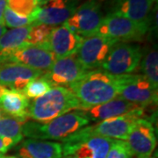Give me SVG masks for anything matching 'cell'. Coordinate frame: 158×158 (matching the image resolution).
<instances>
[{"mask_svg":"<svg viewBox=\"0 0 158 158\" xmlns=\"http://www.w3.org/2000/svg\"><path fill=\"white\" fill-rule=\"evenodd\" d=\"M79 102V111L96 106L118 97V76L103 69L87 71L68 86Z\"/></svg>","mask_w":158,"mask_h":158,"instance_id":"obj_1","label":"cell"},{"mask_svg":"<svg viewBox=\"0 0 158 158\" xmlns=\"http://www.w3.org/2000/svg\"><path fill=\"white\" fill-rule=\"evenodd\" d=\"M79 102L67 87H52L43 96L29 105L28 118L34 122L47 123L65 113L79 109Z\"/></svg>","mask_w":158,"mask_h":158,"instance_id":"obj_2","label":"cell"},{"mask_svg":"<svg viewBox=\"0 0 158 158\" xmlns=\"http://www.w3.org/2000/svg\"><path fill=\"white\" fill-rule=\"evenodd\" d=\"M82 111H72L47 123L28 121L23 125V135L37 140H64L89 124Z\"/></svg>","mask_w":158,"mask_h":158,"instance_id":"obj_3","label":"cell"},{"mask_svg":"<svg viewBox=\"0 0 158 158\" xmlns=\"http://www.w3.org/2000/svg\"><path fill=\"white\" fill-rule=\"evenodd\" d=\"M115 140L91 135L85 127L62 140V156L78 158H106Z\"/></svg>","mask_w":158,"mask_h":158,"instance_id":"obj_4","label":"cell"},{"mask_svg":"<svg viewBox=\"0 0 158 158\" xmlns=\"http://www.w3.org/2000/svg\"><path fill=\"white\" fill-rule=\"evenodd\" d=\"M151 25L138 23L114 14L104 18L97 34L107 37L117 42H131L142 40L149 31Z\"/></svg>","mask_w":158,"mask_h":158,"instance_id":"obj_5","label":"cell"},{"mask_svg":"<svg viewBox=\"0 0 158 158\" xmlns=\"http://www.w3.org/2000/svg\"><path fill=\"white\" fill-rule=\"evenodd\" d=\"M142 54L139 45L129 42H116L100 68L115 76L133 73L141 63Z\"/></svg>","mask_w":158,"mask_h":158,"instance_id":"obj_6","label":"cell"},{"mask_svg":"<svg viewBox=\"0 0 158 158\" xmlns=\"http://www.w3.org/2000/svg\"><path fill=\"white\" fill-rule=\"evenodd\" d=\"M118 85V96L127 101L141 107L157 104V90L143 75H119Z\"/></svg>","mask_w":158,"mask_h":158,"instance_id":"obj_7","label":"cell"},{"mask_svg":"<svg viewBox=\"0 0 158 158\" xmlns=\"http://www.w3.org/2000/svg\"><path fill=\"white\" fill-rule=\"evenodd\" d=\"M104 18L100 3L98 0H87L78 6L65 23L79 36L86 38L97 34Z\"/></svg>","mask_w":158,"mask_h":158,"instance_id":"obj_8","label":"cell"},{"mask_svg":"<svg viewBox=\"0 0 158 158\" xmlns=\"http://www.w3.org/2000/svg\"><path fill=\"white\" fill-rule=\"evenodd\" d=\"M144 113V108L139 106L127 114L108 118L85 128L91 135L126 141L134 123L138 118H142Z\"/></svg>","mask_w":158,"mask_h":158,"instance_id":"obj_9","label":"cell"},{"mask_svg":"<svg viewBox=\"0 0 158 158\" xmlns=\"http://www.w3.org/2000/svg\"><path fill=\"white\" fill-rule=\"evenodd\" d=\"M117 41L95 34L84 38L75 56L81 65L90 71L100 68L109 52Z\"/></svg>","mask_w":158,"mask_h":158,"instance_id":"obj_10","label":"cell"},{"mask_svg":"<svg viewBox=\"0 0 158 158\" xmlns=\"http://www.w3.org/2000/svg\"><path fill=\"white\" fill-rule=\"evenodd\" d=\"M79 0H50L38 6L30 16L32 25L44 24L51 27L62 25L72 16L78 7Z\"/></svg>","mask_w":158,"mask_h":158,"instance_id":"obj_11","label":"cell"},{"mask_svg":"<svg viewBox=\"0 0 158 158\" xmlns=\"http://www.w3.org/2000/svg\"><path fill=\"white\" fill-rule=\"evenodd\" d=\"M125 141L133 156H151L156 147V136L152 122L147 118H138Z\"/></svg>","mask_w":158,"mask_h":158,"instance_id":"obj_12","label":"cell"},{"mask_svg":"<svg viewBox=\"0 0 158 158\" xmlns=\"http://www.w3.org/2000/svg\"><path fill=\"white\" fill-rule=\"evenodd\" d=\"M87 70L81 65L75 55L56 59L51 68L44 74L52 85L68 86L80 79Z\"/></svg>","mask_w":158,"mask_h":158,"instance_id":"obj_13","label":"cell"},{"mask_svg":"<svg viewBox=\"0 0 158 158\" xmlns=\"http://www.w3.org/2000/svg\"><path fill=\"white\" fill-rule=\"evenodd\" d=\"M157 0H113L108 6L107 14L127 18L138 23L151 25V13Z\"/></svg>","mask_w":158,"mask_h":158,"instance_id":"obj_14","label":"cell"},{"mask_svg":"<svg viewBox=\"0 0 158 158\" xmlns=\"http://www.w3.org/2000/svg\"><path fill=\"white\" fill-rule=\"evenodd\" d=\"M56 59L55 55L49 49L27 44L15 51L7 62H17L45 74Z\"/></svg>","mask_w":158,"mask_h":158,"instance_id":"obj_15","label":"cell"},{"mask_svg":"<svg viewBox=\"0 0 158 158\" xmlns=\"http://www.w3.org/2000/svg\"><path fill=\"white\" fill-rule=\"evenodd\" d=\"M83 39L64 22L52 30L48 39V49L56 59L73 56L78 49Z\"/></svg>","mask_w":158,"mask_h":158,"instance_id":"obj_16","label":"cell"},{"mask_svg":"<svg viewBox=\"0 0 158 158\" xmlns=\"http://www.w3.org/2000/svg\"><path fill=\"white\" fill-rule=\"evenodd\" d=\"M42 75L39 70L17 62H6L0 64V85L11 90L22 91L29 82Z\"/></svg>","mask_w":158,"mask_h":158,"instance_id":"obj_17","label":"cell"},{"mask_svg":"<svg viewBox=\"0 0 158 158\" xmlns=\"http://www.w3.org/2000/svg\"><path fill=\"white\" fill-rule=\"evenodd\" d=\"M19 158H62V143L45 140L27 139L17 148Z\"/></svg>","mask_w":158,"mask_h":158,"instance_id":"obj_18","label":"cell"},{"mask_svg":"<svg viewBox=\"0 0 158 158\" xmlns=\"http://www.w3.org/2000/svg\"><path fill=\"white\" fill-rule=\"evenodd\" d=\"M138 107L139 106L137 105L127 101L121 98L116 97L110 101L89 109H85L82 112L85 113L90 120L91 119L93 121L100 122L108 118L127 114Z\"/></svg>","mask_w":158,"mask_h":158,"instance_id":"obj_19","label":"cell"},{"mask_svg":"<svg viewBox=\"0 0 158 158\" xmlns=\"http://www.w3.org/2000/svg\"><path fill=\"white\" fill-rule=\"evenodd\" d=\"M29 99L22 91L6 88L0 96V108L12 118L27 122L28 118Z\"/></svg>","mask_w":158,"mask_h":158,"instance_id":"obj_20","label":"cell"},{"mask_svg":"<svg viewBox=\"0 0 158 158\" xmlns=\"http://www.w3.org/2000/svg\"><path fill=\"white\" fill-rule=\"evenodd\" d=\"M31 26L7 30L0 37V64L7 62L19 48L28 44L27 39Z\"/></svg>","mask_w":158,"mask_h":158,"instance_id":"obj_21","label":"cell"},{"mask_svg":"<svg viewBox=\"0 0 158 158\" xmlns=\"http://www.w3.org/2000/svg\"><path fill=\"white\" fill-rule=\"evenodd\" d=\"M141 70L155 90L158 88V51L156 45L142 54Z\"/></svg>","mask_w":158,"mask_h":158,"instance_id":"obj_22","label":"cell"},{"mask_svg":"<svg viewBox=\"0 0 158 158\" xmlns=\"http://www.w3.org/2000/svg\"><path fill=\"white\" fill-rule=\"evenodd\" d=\"M26 122L10 116L0 118V137L9 140L16 146L23 140V125Z\"/></svg>","mask_w":158,"mask_h":158,"instance_id":"obj_23","label":"cell"},{"mask_svg":"<svg viewBox=\"0 0 158 158\" xmlns=\"http://www.w3.org/2000/svg\"><path fill=\"white\" fill-rule=\"evenodd\" d=\"M55 27L44 24L32 25L28 34L27 43L30 45L39 46L48 49V39Z\"/></svg>","mask_w":158,"mask_h":158,"instance_id":"obj_24","label":"cell"},{"mask_svg":"<svg viewBox=\"0 0 158 158\" xmlns=\"http://www.w3.org/2000/svg\"><path fill=\"white\" fill-rule=\"evenodd\" d=\"M53 85L50 82L44 77V74L37 78L29 82L27 85L22 90L24 95L30 99H36L40 97L43 96L49 90Z\"/></svg>","mask_w":158,"mask_h":158,"instance_id":"obj_25","label":"cell"},{"mask_svg":"<svg viewBox=\"0 0 158 158\" xmlns=\"http://www.w3.org/2000/svg\"><path fill=\"white\" fill-rule=\"evenodd\" d=\"M7 6L20 16L30 17L38 8L37 0H6Z\"/></svg>","mask_w":158,"mask_h":158,"instance_id":"obj_26","label":"cell"},{"mask_svg":"<svg viewBox=\"0 0 158 158\" xmlns=\"http://www.w3.org/2000/svg\"><path fill=\"white\" fill-rule=\"evenodd\" d=\"M33 24L31 17L20 16L7 6L4 13V25L10 28H19L27 27Z\"/></svg>","mask_w":158,"mask_h":158,"instance_id":"obj_27","label":"cell"},{"mask_svg":"<svg viewBox=\"0 0 158 158\" xmlns=\"http://www.w3.org/2000/svg\"><path fill=\"white\" fill-rule=\"evenodd\" d=\"M133 154L126 141L115 140L111 146L106 158H132Z\"/></svg>","mask_w":158,"mask_h":158,"instance_id":"obj_28","label":"cell"},{"mask_svg":"<svg viewBox=\"0 0 158 158\" xmlns=\"http://www.w3.org/2000/svg\"><path fill=\"white\" fill-rule=\"evenodd\" d=\"M13 147H14V145L9 140H6V139L0 137V154L1 155L6 154L10 148Z\"/></svg>","mask_w":158,"mask_h":158,"instance_id":"obj_29","label":"cell"},{"mask_svg":"<svg viewBox=\"0 0 158 158\" xmlns=\"http://www.w3.org/2000/svg\"><path fill=\"white\" fill-rule=\"evenodd\" d=\"M6 7H7L6 0H0V25H4V13Z\"/></svg>","mask_w":158,"mask_h":158,"instance_id":"obj_30","label":"cell"},{"mask_svg":"<svg viewBox=\"0 0 158 158\" xmlns=\"http://www.w3.org/2000/svg\"><path fill=\"white\" fill-rule=\"evenodd\" d=\"M6 31H7V29H6V27L4 25H0V37L5 34Z\"/></svg>","mask_w":158,"mask_h":158,"instance_id":"obj_31","label":"cell"},{"mask_svg":"<svg viewBox=\"0 0 158 158\" xmlns=\"http://www.w3.org/2000/svg\"><path fill=\"white\" fill-rule=\"evenodd\" d=\"M48 1H50V0H37V2H38V5H39V6L44 5V4H46V3H48Z\"/></svg>","mask_w":158,"mask_h":158,"instance_id":"obj_32","label":"cell"},{"mask_svg":"<svg viewBox=\"0 0 158 158\" xmlns=\"http://www.w3.org/2000/svg\"><path fill=\"white\" fill-rule=\"evenodd\" d=\"M5 89H6L5 87H3V86H1V85H0V96H1L2 92L4 91V90H5Z\"/></svg>","mask_w":158,"mask_h":158,"instance_id":"obj_33","label":"cell"},{"mask_svg":"<svg viewBox=\"0 0 158 158\" xmlns=\"http://www.w3.org/2000/svg\"><path fill=\"white\" fill-rule=\"evenodd\" d=\"M3 158H19V157L15 156H4Z\"/></svg>","mask_w":158,"mask_h":158,"instance_id":"obj_34","label":"cell"},{"mask_svg":"<svg viewBox=\"0 0 158 158\" xmlns=\"http://www.w3.org/2000/svg\"><path fill=\"white\" fill-rule=\"evenodd\" d=\"M137 158H155L153 156H141V157H137Z\"/></svg>","mask_w":158,"mask_h":158,"instance_id":"obj_35","label":"cell"},{"mask_svg":"<svg viewBox=\"0 0 158 158\" xmlns=\"http://www.w3.org/2000/svg\"><path fill=\"white\" fill-rule=\"evenodd\" d=\"M64 158H78V157H76V156H65Z\"/></svg>","mask_w":158,"mask_h":158,"instance_id":"obj_36","label":"cell"},{"mask_svg":"<svg viewBox=\"0 0 158 158\" xmlns=\"http://www.w3.org/2000/svg\"><path fill=\"white\" fill-rule=\"evenodd\" d=\"M4 157V155H1V154H0V158H3Z\"/></svg>","mask_w":158,"mask_h":158,"instance_id":"obj_37","label":"cell"},{"mask_svg":"<svg viewBox=\"0 0 158 158\" xmlns=\"http://www.w3.org/2000/svg\"><path fill=\"white\" fill-rule=\"evenodd\" d=\"M0 118H1V111H0Z\"/></svg>","mask_w":158,"mask_h":158,"instance_id":"obj_38","label":"cell"}]
</instances>
